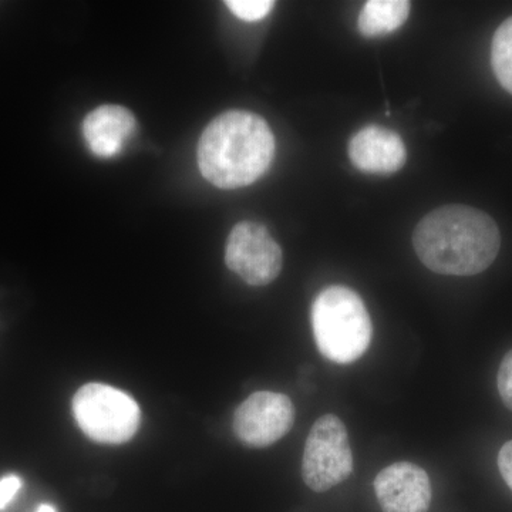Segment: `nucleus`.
Returning a JSON list of instances; mask_svg holds the SVG:
<instances>
[{
  "mask_svg": "<svg viewBox=\"0 0 512 512\" xmlns=\"http://www.w3.org/2000/svg\"><path fill=\"white\" fill-rule=\"evenodd\" d=\"M420 261L440 275L473 276L490 268L501 247L500 229L485 212L446 205L427 214L413 232Z\"/></svg>",
  "mask_w": 512,
  "mask_h": 512,
  "instance_id": "obj_1",
  "label": "nucleus"
},
{
  "mask_svg": "<svg viewBox=\"0 0 512 512\" xmlns=\"http://www.w3.org/2000/svg\"><path fill=\"white\" fill-rule=\"evenodd\" d=\"M275 137L261 116L232 110L211 121L198 144V167L217 187H247L271 167Z\"/></svg>",
  "mask_w": 512,
  "mask_h": 512,
  "instance_id": "obj_2",
  "label": "nucleus"
},
{
  "mask_svg": "<svg viewBox=\"0 0 512 512\" xmlns=\"http://www.w3.org/2000/svg\"><path fill=\"white\" fill-rule=\"evenodd\" d=\"M311 320L320 355L330 362L350 365L369 349L372 319L365 302L348 286L323 289L313 302Z\"/></svg>",
  "mask_w": 512,
  "mask_h": 512,
  "instance_id": "obj_3",
  "label": "nucleus"
},
{
  "mask_svg": "<svg viewBox=\"0 0 512 512\" xmlns=\"http://www.w3.org/2000/svg\"><path fill=\"white\" fill-rule=\"evenodd\" d=\"M76 423L89 439L101 444H123L136 436L141 412L136 400L103 383L84 384L73 397Z\"/></svg>",
  "mask_w": 512,
  "mask_h": 512,
  "instance_id": "obj_4",
  "label": "nucleus"
},
{
  "mask_svg": "<svg viewBox=\"0 0 512 512\" xmlns=\"http://www.w3.org/2000/svg\"><path fill=\"white\" fill-rule=\"evenodd\" d=\"M353 473V453L345 424L325 414L313 424L303 451L302 477L315 493H325Z\"/></svg>",
  "mask_w": 512,
  "mask_h": 512,
  "instance_id": "obj_5",
  "label": "nucleus"
},
{
  "mask_svg": "<svg viewBox=\"0 0 512 512\" xmlns=\"http://www.w3.org/2000/svg\"><path fill=\"white\" fill-rule=\"evenodd\" d=\"M225 264L248 285L265 286L281 274L284 254L264 225L245 221L229 234Z\"/></svg>",
  "mask_w": 512,
  "mask_h": 512,
  "instance_id": "obj_6",
  "label": "nucleus"
},
{
  "mask_svg": "<svg viewBox=\"0 0 512 512\" xmlns=\"http://www.w3.org/2000/svg\"><path fill=\"white\" fill-rule=\"evenodd\" d=\"M295 423V407L286 394L256 392L234 414L235 436L245 446L264 448L285 437Z\"/></svg>",
  "mask_w": 512,
  "mask_h": 512,
  "instance_id": "obj_7",
  "label": "nucleus"
},
{
  "mask_svg": "<svg viewBox=\"0 0 512 512\" xmlns=\"http://www.w3.org/2000/svg\"><path fill=\"white\" fill-rule=\"evenodd\" d=\"M383 512H427L431 504L429 474L409 461L383 468L375 480Z\"/></svg>",
  "mask_w": 512,
  "mask_h": 512,
  "instance_id": "obj_8",
  "label": "nucleus"
},
{
  "mask_svg": "<svg viewBox=\"0 0 512 512\" xmlns=\"http://www.w3.org/2000/svg\"><path fill=\"white\" fill-rule=\"evenodd\" d=\"M349 157L365 173L393 174L402 170L407 151L399 134L389 128L367 126L350 140Z\"/></svg>",
  "mask_w": 512,
  "mask_h": 512,
  "instance_id": "obj_9",
  "label": "nucleus"
},
{
  "mask_svg": "<svg viewBox=\"0 0 512 512\" xmlns=\"http://www.w3.org/2000/svg\"><path fill=\"white\" fill-rule=\"evenodd\" d=\"M137 121L121 106H101L83 121V136L93 154L111 158L120 154L136 133Z\"/></svg>",
  "mask_w": 512,
  "mask_h": 512,
  "instance_id": "obj_10",
  "label": "nucleus"
},
{
  "mask_svg": "<svg viewBox=\"0 0 512 512\" xmlns=\"http://www.w3.org/2000/svg\"><path fill=\"white\" fill-rule=\"evenodd\" d=\"M409 15L410 2L406 0H369L360 12L357 28L366 37L389 35L402 28Z\"/></svg>",
  "mask_w": 512,
  "mask_h": 512,
  "instance_id": "obj_11",
  "label": "nucleus"
},
{
  "mask_svg": "<svg viewBox=\"0 0 512 512\" xmlns=\"http://www.w3.org/2000/svg\"><path fill=\"white\" fill-rule=\"evenodd\" d=\"M491 64L498 82L512 94V16L495 32L491 45Z\"/></svg>",
  "mask_w": 512,
  "mask_h": 512,
  "instance_id": "obj_12",
  "label": "nucleus"
},
{
  "mask_svg": "<svg viewBox=\"0 0 512 512\" xmlns=\"http://www.w3.org/2000/svg\"><path fill=\"white\" fill-rule=\"evenodd\" d=\"M227 6L237 18L245 22H258L271 13L275 3L271 0H228Z\"/></svg>",
  "mask_w": 512,
  "mask_h": 512,
  "instance_id": "obj_13",
  "label": "nucleus"
},
{
  "mask_svg": "<svg viewBox=\"0 0 512 512\" xmlns=\"http://www.w3.org/2000/svg\"><path fill=\"white\" fill-rule=\"evenodd\" d=\"M498 392L507 409L512 412V350L504 356L497 377Z\"/></svg>",
  "mask_w": 512,
  "mask_h": 512,
  "instance_id": "obj_14",
  "label": "nucleus"
},
{
  "mask_svg": "<svg viewBox=\"0 0 512 512\" xmlns=\"http://www.w3.org/2000/svg\"><path fill=\"white\" fill-rule=\"evenodd\" d=\"M22 488V480L18 476L0 478V510L6 507L15 498Z\"/></svg>",
  "mask_w": 512,
  "mask_h": 512,
  "instance_id": "obj_15",
  "label": "nucleus"
},
{
  "mask_svg": "<svg viewBox=\"0 0 512 512\" xmlns=\"http://www.w3.org/2000/svg\"><path fill=\"white\" fill-rule=\"evenodd\" d=\"M498 467H500L501 476L512 491V440L505 443L498 454Z\"/></svg>",
  "mask_w": 512,
  "mask_h": 512,
  "instance_id": "obj_16",
  "label": "nucleus"
},
{
  "mask_svg": "<svg viewBox=\"0 0 512 512\" xmlns=\"http://www.w3.org/2000/svg\"><path fill=\"white\" fill-rule=\"evenodd\" d=\"M36 512H57L56 508L50 504H42L37 508Z\"/></svg>",
  "mask_w": 512,
  "mask_h": 512,
  "instance_id": "obj_17",
  "label": "nucleus"
}]
</instances>
